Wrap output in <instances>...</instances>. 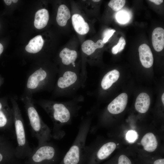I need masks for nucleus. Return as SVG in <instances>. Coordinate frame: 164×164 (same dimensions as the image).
Here are the masks:
<instances>
[{
  "label": "nucleus",
  "instance_id": "1",
  "mask_svg": "<svg viewBox=\"0 0 164 164\" xmlns=\"http://www.w3.org/2000/svg\"><path fill=\"white\" fill-rule=\"evenodd\" d=\"M84 100L81 95L75 96L69 101H58L41 99L34 100L46 113L53 124L52 130V138L59 140L65 135L63 128L71 124L73 119L77 117Z\"/></svg>",
  "mask_w": 164,
  "mask_h": 164
},
{
  "label": "nucleus",
  "instance_id": "2",
  "mask_svg": "<svg viewBox=\"0 0 164 164\" xmlns=\"http://www.w3.org/2000/svg\"><path fill=\"white\" fill-rule=\"evenodd\" d=\"M58 70L40 67L28 74L23 93L22 95L32 97L39 92L52 91L56 82Z\"/></svg>",
  "mask_w": 164,
  "mask_h": 164
},
{
  "label": "nucleus",
  "instance_id": "3",
  "mask_svg": "<svg viewBox=\"0 0 164 164\" xmlns=\"http://www.w3.org/2000/svg\"><path fill=\"white\" fill-rule=\"evenodd\" d=\"M92 116V111L90 110L82 118L73 142L58 164H81L86 139L90 131Z\"/></svg>",
  "mask_w": 164,
  "mask_h": 164
},
{
  "label": "nucleus",
  "instance_id": "4",
  "mask_svg": "<svg viewBox=\"0 0 164 164\" xmlns=\"http://www.w3.org/2000/svg\"><path fill=\"white\" fill-rule=\"evenodd\" d=\"M20 99L24 104L32 135L37 139L38 146L49 142L52 138V130L42 119L33 97L21 96Z\"/></svg>",
  "mask_w": 164,
  "mask_h": 164
},
{
  "label": "nucleus",
  "instance_id": "5",
  "mask_svg": "<svg viewBox=\"0 0 164 164\" xmlns=\"http://www.w3.org/2000/svg\"><path fill=\"white\" fill-rule=\"evenodd\" d=\"M75 67L58 70L53 96L73 97L78 90L82 87L80 72Z\"/></svg>",
  "mask_w": 164,
  "mask_h": 164
},
{
  "label": "nucleus",
  "instance_id": "6",
  "mask_svg": "<svg viewBox=\"0 0 164 164\" xmlns=\"http://www.w3.org/2000/svg\"><path fill=\"white\" fill-rule=\"evenodd\" d=\"M11 99L17 143L15 148V157L18 159H24L30 155L32 150L27 139L24 121L17 99L13 97Z\"/></svg>",
  "mask_w": 164,
  "mask_h": 164
},
{
  "label": "nucleus",
  "instance_id": "7",
  "mask_svg": "<svg viewBox=\"0 0 164 164\" xmlns=\"http://www.w3.org/2000/svg\"><path fill=\"white\" fill-rule=\"evenodd\" d=\"M62 156L58 148L50 142L38 146L27 158L26 164H58Z\"/></svg>",
  "mask_w": 164,
  "mask_h": 164
},
{
  "label": "nucleus",
  "instance_id": "8",
  "mask_svg": "<svg viewBox=\"0 0 164 164\" xmlns=\"http://www.w3.org/2000/svg\"><path fill=\"white\" fill-rule=\"evenodd\" d=\"M13 125L12 108L9 107L6 100H0V130L10 128Z\"/></svg>",
  "mask_w": 164,
  "mask_h": 164
},
{
  "label": "nucleus",
  "instance_id": "9",
  "mask_svg": "<svg viewBox=\"0 0 164 164\" xmlns=\"http://www.w3.org/2000/svg\"><path fill=\"white\" fill-rule=\"evenodd\" d=\"M128 96L125 93H122L114 99L108 105V111L112 114H117L123 111L128 102Z\"/></svg>",
  "mask_w": 164,
  "mask_h": 164
},
{
  "label": "nucleus",
  "instance_id": "10",
  "mask_svg": "<svg viewBox=\"0 0 164 164\" xmlns=\"http://www.w3.org/2000/svg\"><path fill=\"white\" fill-rule=\"evenodd\" d=\"M138 52L142 66L146 68L151 67L153 63V57L149 47L146 44H143L139 46Z\"/></svg>",
  "mask_w": 164,
  "mask_h": 164
},
{
  "label": "nucleus",
  "instance_id": "11",
  "mask_svg": "<svg viewBox=\"0 0 164 164\" xmlns=\"http://www.w3.org/2000/svg\"><path fill=\"white\" fill-rule=\"evenodd\" d=\"M59 57L62 64L67 67L71 65L76 67L75 61L77 57V52L75 50L64 48L60 53Z\"/></svg>",
  "mask_w": 164,
  "mask_h": 164
},
{
  "label": "nucleus",
  "instance_id": "12",
  "mask_svg": "<svg viewBox=\"0 0 164 164\" xmlns=\"http://www.w3.org/2000/svg\"><path fill=\"white\" fill-rule=\"evenodd\" d=\"M72 22L74 29L79 34L85 35L89 32V25L80 15L77 14L73 15L72 17Z\"/></svg>",
  "mask_w": 164,
  "mask_h": 164
},
{
  "label": "nucleus",
  "instance_id": "13",
  "mask_svg": "<svg viewBox=\"0 0 164 164\" xmlns=\"http://www.w3.org/2000/svg\"><path fill=\"white\" fill-rule=\"evenodd\" d=\"M152 43L154 50L157 52L162 51L164 47V30L160 27L155 28L152 34Z\"/></svg>",
  "mask_w": 164,
  "mask_h": 164
},
{
  "label": "nucleus",
  "instance_id": "14",
  "mask_svg": "<svg viewBox=\"0 0 164 164\" xmlns=\"http://www.w3.org/2000/svg\"><path fill=\"white\" fill-rule=\"evenodd\" d=\"M119 76L120 73L116 70H113L108 72L101 80V86L102 89L106 91L109 89L113 84L118 80Z\"/></svg>",
  "mask_w": 164,
  "mask_h": 164
},
{
  "label": "nucleus",
  "instance_id": "15",
  "mask_svg": "<svg viewBox=\"0 0 164 164\" xmlns=\"http://www.w3.org/2000/svg\"><path fill=\"white\" fill-rule=\"evenodd\" d=\"M150 103L149 96L145 93L139 94L137 97L135 103L136 110L139 112L144 113L148 110Z\"/></svg>",
  "mask_w": 164,
  "mask_h": 164
},
{
  "label": "nucleus",
  "instance_id": "16",
  "mask_svg": "<svg viewBox=\"0 0 164 164\" xmlns=\"http://www.w3.org/2000/svg\"><path fill=\"white\" fill-rule=\"evenodd\" d=\"M49 14L46 9L39 10L36 12L34 21V25L38 29H41L47 25L49 19Z\"/></svg>",
  "mask_w": 164,
  "mask_h": 164
},
{
  "label": "nucleus",
  "instance_id": "17",
  "mask_svg": "<svg viewBox=\"0 0 164 164\" xmlns=\"http://www.w3.org/2000/svg\"><path fill=\"white\" fill-rule=\"evenodd\" d=\"M141 143L145 150L149 152L154 151L158 145V142L155 136L151 132L144 135L141 140Z\"/></svg>",
  "mask_w": 164,
  "mask_h": 164
},
{
  "label": "nucleus",
  "instance_id": "18",
  "mask_svg": "<svg viewBox=\"0 0 164 164\" xmlns=\"http://www.w3.org/2000/svg\"><path fill=\"white\" fill-rule=\"evenodd\" d=\"M104 43L101 39H99L94 43L91 40L85 41L81 46L82 50L83 52L88 56L92 55L97 49L102 48Z\"/></svg>",
  "mask_w": 164,
  "mask_h": 164
},
{
  "label": "nucleus",
  "instance_id": "19",
  "mask_svg": "<svg viewBox=\"0 0 164 164\" xmlns=\"http://www.w3.org/2000/svg\"><path fill=\"white\" fill-rule=\"evenodd\" d=\"M44 43L41 35H37L31 39L25 47L26 51L30 53L35 54L40 51Z\"/></svg>",
  "mask_w": 164,
  "mask_h": 164
},
{
  "label": "nucleus",
  "instance_id": "20",
  "mask_svg": "<svg viewBox=\"0 0 164 164\" xmlns=\"http://www.w3.org/2000/svg\"><path fill=\"white\" fill-rule=\"evenodd\" d=\"M70 11L65 5H60L58 8L56 18L58 24L61 26H64L70 17Z\"/></svg>",
  "mask_w": 164,
  "mask_h": 164
},
{
  "label": "nucleus",
  "instance_id": "21",
  "mask_svg": "<svg viewBox=\"0 0 164 164\" xmlns=\"http://www.w3.org/2000/svg\"><path fill=\"white\" fill-rule=\"evenodd\" d=\"M116 144L113 142H108L102 145L98 149V154L101 161L108 158L116 148Z\"/></svg>",
  "mask_w": 164,
  "mask_h": 164
},
{
  "label": "nucleus",
  "instance_id": "22",
  "mask_svg": "<svg viewBox=\"0 0 164 164\" xmlns=\"http://www.w3.org/2000/svg\"><path fill=\"white\" fill-rule=\"evenodd\" d=\"M125 0H111L108 3V5L114 11H118L121 9L125 5Z\"/></svg>",
  "mask_w": 164,
  "mask_h": 164
},
{
  "label": "nucleus",
  "instance_id": "23",
  "mask_svg": "<svg viewBox=\"0 0 164 164\" xmlns=\"http://www.w3.org/2000/svg\"><path fill=\"white\" fill-rule=\"evenodd\" d=\"M126 41L125 39L122 36L121 37L117 44L112 48V53L114 54H116L121 52L124 49Z\"/></svg>",
  "mask_w": 164,
  "mask_h": 164
},
{
  "label": "nucleus",
  "instance_id": "24",
  "mask_svg": "<svg viewBox=\"0 0 164 164\" xmlns=\"http://www.w3.org/2000/svg\"><path fill=\"white\" fill-rule=\"evenodd\" d=\"M116 17L118 21L121 23H126L129 19L128 14L124 12H118Z\"/></svg>",
  "mask_w": 164,
  "mask_h": 164
},
{
  "label": "nucleus",
  "instance_id": "25",
  "mask_svg": "<svg viewBox=\"0 0 164 164\" xmlns=\"http://www.w3.org/2000/svg\"><path fill=\"white\" fill-rule=\"evenodd\" d=\"M138 138L137 133L133 130L128 131L126 135V138L127 141L130 142L135 141Z\"/></svg>",
  "mask_w": 164,
  "mask_h": 164
},
{
  "label": "nucleus",
  "instance_id": "26",
  "mask_svg": "<svg viewBox=\"0 0 164 164\" xmlns=\"http://www.w3.org/2000/svg\"><path fill=\"white\" fill-rule=\"evenodd\" d=\"M115 31V30L112 29H108L105 32L104 34V38L103 40L104 43L108 41L109 39L112 36Z\"/></svg>",
  "mask_w": 164,
  "mask_h": 164
},
{
  "label": "nucleus",
  "instance_id": "27",
  "mask_svg": "<svg viewBox=\"0 0 164 164\" xmlns=\"http://www.w3.org/2000/svg\"><path fill=\"white\" fill-rule=\"evenodd\" d=\"M149 1L154 3L157 5H159L163 2V0H150Z\"/></svg>",
  "mask_w": 164,
  "mask_h": 164
},
{
  "label": "nucleus",
  "instance_id": "28",
  "mask_svg": "<svg viewBox=\"0 0 164 164\" xmlns=\"http://www.w3.org/2000/svg\"><path fill=\"white\" fill-rule=\"evenodd\" d=\"M4 2L7 5H10L12 2V0H4Z\"/></svg>",
  "mask_w": 164,
  "mask_h": 164
},
{
  "label": "nucleus",
  "instance_id": "29",
  "mask_svg": "<svg viewBox=\"0 0 164 164\" xmlns=\"http://www.w3.org/2000/svg\"><path fill=\"white\" fill-rule=\"evenodd\" d=\"M3 50V47L2 44L0 43V55Z\"/></svg>",
  "mask_w": 164,
  "mask_h": 164
},
{
  "label": "nucleus",
  "instance_id": "30",
  "mask_svg": "<svg viewBox=\"0 0 164 164\" xmlns=\"http://www.w3.org/2000/svg\"><path fill=\"white\" fill-rule=\"evenodd\" d=\"M164 94L163 93L162 96V100L163 104H164Z\"/></svg>",
  "mask_w": 164,
  "mask_h": 164
},
{
  "label": "nucleus",
  "instance_id": "31",
  "mask_svg": "<svg viewBox=\"0 0 164 164\" xmlns=\"http://www.w3.org/2000/svg\"><path fill=\"white\" fill-rule=\"evenodd\" d=\"M18 1V0H12V2L14 3H16Z\"/></svg>",
  "mask_w": 164,
  "mask_h": 164
},
{
  "label": "nucleus",
  "instance_id": "32",
  "mask_svg": "<svg viewBox=\"0 0 164 164\" xmlns=\"http://www.w3.org/2000/svg\"><path fill=\"white\" fill-rule=\"evenodd\" d=\"M94 2H99L100 1V0H92Z\"/></svg>",
  "mask_w": 164,
  "mask_h": 164
},
{
  "label": "nucleus",
  "instance_id": "33",
  "mask_svg": "<svg viewBox=\"0 0 164 164\" xmlns=\"http://www.w3.org/2000/svg\"><path fill=\"white\" fill-rule=\"evenodd\" d=\"M119 145V144H117V145Z\"/></svg>",
  "mask_w": 164,
  "mask_h": 164
}]
</instances>
